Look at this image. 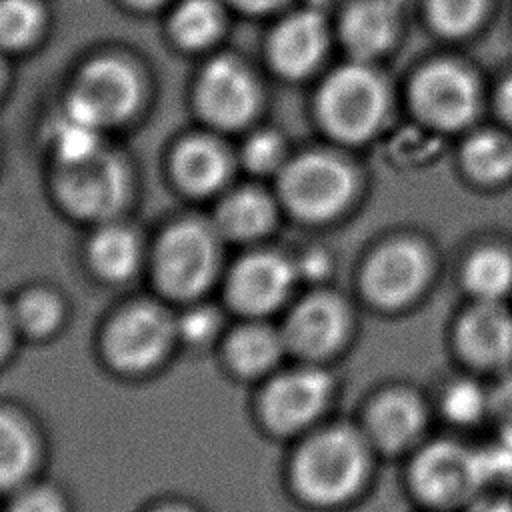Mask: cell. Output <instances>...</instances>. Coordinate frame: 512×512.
<instances>
[{
	"instance_id": "obj_1",
	"label": "cell",
	"mask_w": 512,
	"mask_h": 512,
	"mask_svg": "<svg viewBox=\"0 0 512 512\" xmlns=\"http://www.w3.org/2000/svg\"><path fill=\"white\" fill-rule=\"evenodd\" d=\"M364 448L346 428H330L310 438L294 462V482L300 494L316 504H336L348 498L364 476Z\"/></svg>"
},
{
	"instance_id": "obj_2",
	"label": "cell",
	"mask_w": 512,
	"mask_h": 512,
	"mask_svg": "<svg viewBox=\"0 0 512 512\" xmlns=\"http://www.w3.org/2000/svg\"><path fill=\"white\" fill-rule=\"evenodd\" d=\"M216 264V232L198 220H184L168 228L154 256L158 284L176 298L202 294L214 278Z\"/></svg>"
},
{
	"instance_id": "obj_3",
	"label": "cell",
	"mask_w": 512,
	"mask_h": 512,
	"mask_svg": "<svg viewBox=\"0 0 512 512\" xmlns=\"http://www.w3.org/2000/svg\"><path fill=\"white\" fill-rule=\"evenodd\" d=\"M56 186L64 206L88 220L114 216L128 196V176L122 162L102 148L82 160L62 162Z\"/></svg>"
},
{
	"instance_id": "obj_4",
	"label": "cell",
	"mask_w": 512,
	"mask_h": 512,
	"mask_svg": "<svg viewBox=\"0 0 512 512\" xmlns=\"http://www.w3.org/2000/svg\"><path fill=\"white\" fill-rule=\"evenodd\" d=\"M384 102V88L370 70L344 66L326 80L320 92V114L336 136L362 140L378 126Z\"/></svg>"
},
{
	"instance_id": "obj_5",
	"label": "cell",
	"mask_w": 512,
	"mask_h": 512,
	"mask_svg": "<svg viewBox=\"0 0 512 512\" xmlns=\"http://www.w3.org/2000/svg\"><path fill=\"white\" fill-rule=\"evenodd\" d=\"M350 170L326 154H306L286 166L280 190L286 204L304 220L320 222L338 214L352 196Z\"/></svg>"
},
{
	"instance_id": "obj_6",
	"label": "cell",
	"mask_w": 512,
	"mask_h": 512,
	"mask_svg": "<svg viewBox=\"0 0 512 512\" xmlns=\"http://www.w3.org/2000/svg\"><path fill=\"white\" fill-rule=\"evenodd\" d=\"M138 80L120 60L100 58L84 68L66 110L102 126L126 118L138 102Z\"/></svg>"
},
{
	"instance_id": "obj_7",
	"label": "cell",
	"mask_w": 512,
	"mask_h": 512,
	"mask_svg": "<svg viewBox=\"0 0 512 512\" xmlns=\"http://www.w3.org/2000/svg\"><path fill=\"white\" fill-rule=\"evenodd\" d=\"M174 326L152 304H134L110 324L104 346L110 362L120 370H146L166 352Z\"/></svg>"
},
{
	"instance_id": "obj_8",
	"label": "cell",
	"mask_w": 512,
	"mask_h": 512,
	"mask_svg": "<svg viewBox=\"0 0 512 512\" xmlns=\"http://www.w3.org/2000/svg\"><path fill=\"white\" fill-rule=\"evenodd\" d=\"M412 482L416 492L432 504L462 502L484 484L476 454L452 442L422 450L412 468Z\"/></svg>"
},
{
	"instance_id": "obj_9",
	"label": "cell",
	"mask_w": 512,
	"mask_h": 512,
	"mask_svg": "<svg viewBox=\"0 0 512 512\" xmlns=\"http://www.w3.org/2000/svg\"><path fill=\"white\" fill-rule=\"evenodd\" d=\"M330 378L322 370L298 368L280 374L262 396V412L270 428L294 432L310 424L324 408Z\"/></svg>"
},
{
	"instance_id": "obj_10",
	"label": "cell",
	"mask_w": 512,
	"mask_h": 512,
	"mask_svg": "<svg viewBox=\"0 0 512 512\" xmlns=\"http://www.w3.org/2000/svg\"><path fill=\"white\" fill-rule=\"evenodd\" d=\"M428 276L424 250L410 240H396L378 250L366 266V294L380 306H400L414 298Z\"/></svg>"
},
{
	"instance_id": "obj_11",
	"label": "cell",
	"mask_w": 512,
	"mask_h": 512,
	"mask_svg": "<svg viewBox=\"0 0 512 512\" xmlns=\"http://www.w3.org/2000/svg\"><path fill=\"white\" fill-rule=\"evenodd\" d=\"M418 112L436 126L458 128L474 112L476 92L470 76L454 64L428 66L414 82Z\"/></svg>"
},
{
	"instance_id": "obj_12",
	"label": "cell",
	"mask_w": 512,
	"mask_h": 512,
	"mask_svg": "<svg viewBox=\"0 0 512 512\" xmlns=\"http://www.w3.org/2000/svg\"><path fill=\"white\" fill-rule=\"evenodd\" d=\"M296 268L272 252L246 256L232 272L230 296L248 314H266L282 304L292 288Z\"/></svg>"
},
{
	"instance_id": "obj_13",
	"label": "cell",
	"mask_w": 512,
	"mask_h": 512,
	"mask_svg": "<svg viewBox=\"0 0 512 512\" xmlns=\"http://www.w3.org/2000/svg\"><path fill=\"white\" fill-rule=\"evenodd\" d=\"M200 104L218 126H238L256 108V88L248 72L232 58H216L200 80Z\"/></svg>"
},
{
	"instance_id": "obj_14",
	"label": "cell",
	"mask_w": 512,
	"mask_h": 512,
	"mask_svg": "<svg viewBox=\"0 0 512 512\" xmlns=\"http://www.w3.org/2000/svg\"><path fill=\"white\" fill-rule=\"evenodd\" d=\"M348 314L344 304L328 294L302 300L288 318L284 340L304 356H324L344 338Z\"/></svg>"
},
{
	"instance_id": "obj_15",
	"label": "cell",
	"mask_w": 512,
	"mask_h": 512,
	"mask_svg": "<svg viewBox=\"0 0 512 512\" xmlns=\"http://www.w3.org/2000/svg\"><path fill=\"white\" fill-rule=\"evenodd\" d=\"M458 340L464 356L480 366H502L512 358V318L496 302H482L466 312Z\"/></svg>"
},
{
	"instance_id": "obj_16",
	"label": "cell",
	"mask_w": 512,
	"mask_h": 512,
	"mask_svg": "<svg viewBox=\"0 0 512 512\" xmlns=\"http://www.w3.org/2000/svg\"><path fill=\"white\" fill-rule=\"evenodd\" d=\"M324 48V26L314 12H300L286 18L270 40L274 66L286 76L308 72Z\"/></svg>"
},
{
	"instance_id": "obj_17",
	"label": "cell",
	"mask_w": 512,
	"mask_h": 512,
	"mask_svg": "<svg viewBox=\"0 0 512 512\" xmlns=\"http://www.w3.org/2000/svg\"><path fill=\"white\" fill-rule=\"evenodd\" d=\"M178 182L194 194L216 190L228 176V158L224 150L208 138H188L174 156Z\"/></svg>"
},
{
	"instance_id": "obj_18",
	"label": "cell",
	"mask_w": 512,
	"mask_h": 512,
	"mask_svg": "<svg viewBox=\"0 0 512 512\" xmlns=\"http://www.w3.org/2000/svg\"><path fill=\"white\" fill-rule=\"evenodd\" d=\"M422 418V408L414 396L390 392L372 404L368 424L382 448L396 450L406 446L420 432Z\"/></svg>"
},
{
	"instance_id": "obj_19",
	"label": "cell",
	"mask_w": 512,
	"mask_h": 512,
	"mask_svg": "<svg viewBox=\"0 0 512 512\" xmlns=\"http://www.w3.org/2000/svg\"><path fill=\"white\" fill-rule=\"evenodd\" d=\"M342 34L348 48L360 56L370 58L382 52L394 34L392 10L380 0H364L348 10L342 24Z\"/></svg>"
},
{
	"instance_id": "obj_20",
	"label": "cell",
	"mask_w": 512,
	"mask_h": 512,
	"mask_svg": "<svg viewBox=\"0 0 512 512\" xmlns=\"http://www.w3.org/2000/svg\"><path fill=\"white\" fill-rule=\"evenodd\" d=\"M274 220L270 200L252 188L232 192L218 208V228L236 240H248L264 234Z\"/></svg>"
},
{
	"instance_id": "obj_21",
	"label": "cell",
	"mask_w": 512,
	"mask_h": 512,
	"mask_svg": "<svg viewBox=\"0 0 512 512\" xmlns=\"http://www.w3.org/2000/svg\"><path fill=\"white\" fill-rule=\"evenodd\" d=\"M90 262L106 280H126L140 262V244L124 226H104L90 242Z\"/></svg>"
},
{
	"instance_id": "obj_22",
	"label": "cell",
	"mask_w": 512,
	"mask_h": 512,
	"mask_svg": "<svg viewBox=\"0 0 512 512\" xmlns=\"http://www.w3.org/2000/svg\"><path fill=\"white\" fill-rule=\"evenodd\" d=\"M284 338L264 324H248L238 328L228 340V360L230 364L246 374L256 376L270 370L282 350Z\"/></svg>"
},
{
	"instance_id": "obj_23",
	"label": "cell",
	"mask_w": 512,
	"mask_h": 512,
	"mask_svg": "<svg viewBox=\"0 0 512 512\" xmlns=\"http://www.w3.org/2000/svg\"><path fill=\"white\" fill-rule=\"evenodd\" d=\"M36 460L34 434L12 412L0 410V488L20 484Z\"/></svg>"
},
{
	"instance_id": "obj_24",
	"label": "cell",
	"mask_w": 512,
	"mask_h": 512,
	"mask_svg": "<svg viewBox=\"0 0 512 512\" xmlns=\"http://www.w3.org/2000/svg\"><path fill=\"white\" fill-rule=\"evenodd\" d=\"M464 282L482 302H498L512 284V258L496 248L480 250L468 260Z\"/></svg>"
},
{
	"instance_id": "obj_25",
	"label": "cell",
	"mask_w": 512,
	"mask_h": 512,
	"mask_svg": "<svg viewBox=\"0 0 512 512\" xmlns=\"http://www.w3.org/2000/svg\"><path fill=\"white\" fill-rule=\"evenodd\" d=\"M220 30V12L212 0H186L172 16L174 38L188 48L210 42Z\"/></svg>"
},
{
	"instance_id": "obj_26",
	"label": "cell",
	"mask_w": 512,
	"mask_h": 512,
	"mask_svg": "<svg viewBox=\"0 0 512 512\" xmlns=\"http://www.w3.org/2000/svg\"><path fill=\"white\" fill-rule=\"evenodd\" d=\"M464 164L476 178L498 180L512 170V144L498 134H478L464 148Z\"/></svg>"
},
{
	"instance_id": "obj_27",
	"label": "cell",
	"mask_w": 512,
	"mask_h": 512,
	"mask_svg": "<svg viewBox=\"0 0 512 512\" xmlns=\"http://www.w3.org/2000/svg\"><path fill=\"white\" fill-rule=\"evenodd\" d=\"M52 140L60 162L82 160L100 150L98 126L72 114L70 110H66V114L54 124Z\"/></svg>"
},
{
	"instance_id": "obj_28",
	"label": "cell",
	"mask_w": 512,
	"mask_h": 512,
	"mask_svg": "<svg viewBox=\"0 0 512 512\" xmlns=\"http://www.w3.org/2000/svg\"><path fill=\"white\" fill-rule=\"evenodd\" d=\"M12 316L16 328L22 332L30 336H44L58 326L62 306L54 294L46 290H30L16 302Z\"/></svg>"
},
{
	"instance_id": "obj_29",
	"label": "cell",
	"mask_w": 512,
	"mask_h": 512,
	"mask_svg": "<svg viewBox=\"0 0 512 512\" xmlns=\"http://www.w3.org/2000/svg\"><path fill=\"white\" fill-rule=\"evenodd\" d=\"M40 26V8L34 0H0V44L24 46Z\"/></svg>"
},
{
	"instance_id": "obj_30",
	"label": "cell",
	"mask_w": 512,
	"mask_h": 512,
	"mask_svg": "<svg viewBox=\"0 0 512 512\" xmlns=\"http://www.w3.org/2000/svg\"><path fill=\"white\" fill-rule=\"evenodd\" d=\"M482 12V0H430L434 24L446 34L470 30Z\"/></svg>"
},
{
	"instance_id": "obj_31",
	"label": "cell",
	"mask_w": 512,
	"mask_h": 512,
	"mask_svg": "<svg viewBox=\"0 0 512 512\" xmlns=\"http://www.w3.org/2000/svg\"><path fill=\"white\" fill-rule=\"evenodd\" d=\"M444 410L456 422H472L484 410V394L472 382H458L444 396Z\"/></svg>"
},
{
	"instance_id": "obj_32",
	"label": "cell",
	"mask_w": 512,
	"mask_h": 512,
	"mask_svg": "<svg viewBox=\"0 0 512 512\" xmlns=\"http://www.w3.org/2000/svg\"><path fill=\"white\" fill-rule=\"evenodd\" d=\"M282 158L280 138L272 132H260L252 136L244 148V160L250 170L266 174L272 172Z\"/></svg>"
},
{
	"instance_id": "obj_33",
	"label": "cell",
	"mask_w": 512,
	"mask_h": 512,
	"mask_svg": "<svg viewBox=\"0 0 512 512\" xmlns=\"http://www.w3.org/2000/svg\"><path fill=\"white\" fill-rule=\"evenodd\" d=\"M216 326H218V314L208 306H196L180 316L174 330L188 344H202L214 336Z\"/></svg>"
},
{
	"instance_id": "obj_34",
	"label": "cell",
	"mask_w": 512,
	"mask_h": 512,
	"mask_svg": "<svg viewBox=\"0 0 512 512\" xmlns=\"http://www.w3.org/2000/svg\"><path fill=\"white\" fill-rule=\"evenodd\" d=\"M476 458L482 482L512 478V438L506 436V440L500 446H492L484 452H478Z\"/></svg>"
},
{
	"instance_id": "obj_35",
	"label": "cell",
	"mask_w": 512,
	"mask_h": 512,
	"mask_svg": "<svg viewBox=\"0 0 512 512\" xmlns=\"http://www.w3.org/2000/svg\"><path fill=\"white\" fill-rule=\"evenodd\" d=\"M12 512H66L62 498L50 488H32L20 494Z\"/></svg>"
},
{
	"instance_id": "obj_36",
	"label": "cell",
	"mask_w": 512,
	"mask_h": 512,
	"mask_svg": "<svg viewBox=\"0 0 512 512\" xmlns=\"http://www.w3.org/2000/svg\"><path fill=\"white\" fill-rule=\"evenodd\" d=\"M294 268H296V274H304L308 278H320L328 270L326 258L322 252H306Z\"/></svg>"
},
{
	"instance_id": "obj_37",
	"label": "cell",
	"mask_w": 512,
	"mask_h": 512,
	"mask_svg": "<svg viewBox=\"0 0 512 512\" xmlns=\"http://www.w3.org/2000/svg\"><path fill=\"white\" fill-rule=\"evenodd\" d=\"M14 330H16V322H14L12 310H8L6 306L0 304V360L4 358V354L10 348Z\"/></svg>"
},
{
	"instance_id": "obj_38",
	"label": "cell",
	"mask_w": 512,
	"mask_h": 512,
	"mask_svg": "<svg viewBox=\"0 0 512 512\" xmlns=\"http://www.w3.org/2000/svg\"><path fill=\"white\" fill-rule=\"evenodd\" d=\"M500 110L506 118L512 120V78L500 90Z\"/></svg>"
},
{
	"instance_id": "obj_39",
	"label": "cell",
	"mask_w": 512,
	"mask_h": 512,
	"mask_svg": "<svg viewBox=\"0 0 512 512\" xmlns=\"http://www.w3.org/2000/svg\"><path fill=\"white\" fill-rule=\"evenodd\" d=\"M232 2H236L238 6H242V8H246V10L262 12V10H268V8L276 6V4H280L282 0H232Z\"/></svg>"
},
{
	"instance_id": "obj_40",
	"label": "cell",
	"mask_w": 512,
	"mask_h": 512,
	"mask_svg": "<svg viewBox=\"0 0 512 512\" xmlns=\"http://www.w3.org/2000/svg\"><path fill=\"white\" fill-rule=\"evenodd\" d=\"M478 512H512V506L506 502H492L482 506Z\"/></svg>"
},
{
	"instance_id": "obj_41",
	"label": "cell",
	"mask_w": 512,
	"mask_h": 512,
	"mask_svg": "<svg viewBox=\"0 0 512 512\" xmlns=\"http://www.w3.org/2000/svg\"><path fill=\"white\" fill-rule=\"evenodd\" d=\"M130 2H134V4H138V6H152V4H156L158 0H130Z\"/></svg>"
},
{
	"instance_id": "obj_42",
	"label": "cell",
	"mask_w": 512,
	"mask_h": 512,
	"mask_svg": "<svg viewBox=\"0 0 512 512\" xmlns=\"http://www.w3.org/2000/svg\"><path fill=\"white\" fill-rule=\"evenodd\" d=\"M158 512H188V510H184V508H176V506H172V508H160Z\"/></svg>"
}]
</instances>
